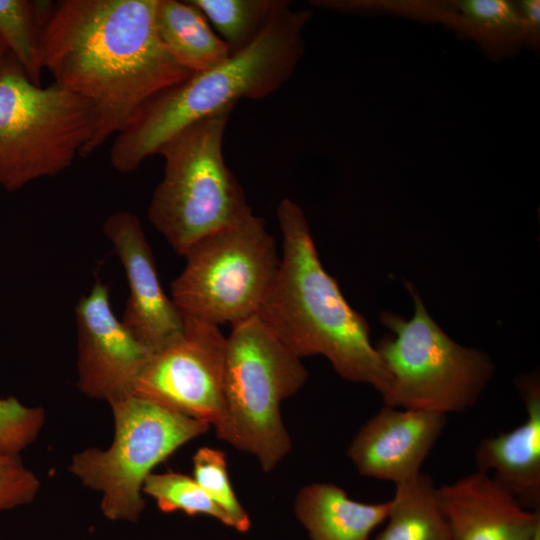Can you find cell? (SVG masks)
<instances>
[{"label":"cell","instance_id":"6da1fadb","mask_svg":"<svg viewBox=\"0 0 540 540\" xmlns=\"http://www.w3.org/2000/svg\"><path fill=\"white\" fill-rule=\"evenodd\" d=\"M157 0H62L42 32L53 83L79 98L94 119L86 156L116 136L158 93L193 73L157 34Z\"/></svg>","mask_w":540,"mask_h":540},{"label":"cell","instance_id":"7a4b0ae2","mask_svg":"<svg viewBox=\"0 0 540 540\" xmlns=\"http://www.w3.org/2000/svg\"><path fill=\"white\" fill-rule=\"evenodd\" d=\"M277 219L282 255L257 315L297 357L322 355L341 378L383 396L391 376L371 343L367 321L322 266L302 208L284 198Z\"/></svg>","mask_w":540,"mask_h":540},{"label":"cell","instance_id":"3957f363","mask_svg":"<svg viewBox=\"0 0 540 540\" xmlns=\"http://www.w3.org/2000/svg\"><path fill=\"white\" fill-rule=\"evenodd\" d=\"M310 18V11L286 10L249 47L148 100L115 136L113 168L133 172L191 124L234 108L243 98L258 100L277 91L302 57V33Z\"/></svg>","mask_w":540,"mask_h":540},{"label":"cell","instance_id":"277c9868","mask_svg":"<svg viewBox=\"0 0 540 540\" xmlns=\"http://www.w3.org/2000/svg\"><path fill=\"white\" fill-rule=\"evenodd\" d=\"M232 109L191 124L158 151L164 159V173L153 192L148 217L178 255L184 256L201 239L252 214L243 188L223 156Z\"/></svg>","mask_w":540,"mask_h":540},{"label":"cell","instance_id":"5b68a950","mask_svg":"<svg viewBox=\"0 0 540 540\" xmlns=\"http://www.w3.org/2000/svg\"><path fill=\"white\" fill-rule=\"evenodd\" d=\"M231 328L226 337L225 415L215 431L270 472L292 448L281 404L302 388L308 371L258 315Z\"/></svg>","mask_w":540,"mask_h":540},{"label":"cell","instance_id":"8992f818","mask_svg":"<svg viewBox=\"0 0 540 540\" xmlns=\"http://www.w3.org/2000/svg\"><path fill=\"white\" fill-rule=\"evenodd\" d=\"M408 288L415 305L412 318L387 311L380 317L393 333L375 346L391 376L384 405L445 415L473 407L493 375L491 359L453 341Z\"/></svg>","mask_w":540,"mask_h":540},{"label":"cell","instance_id":"52a82bcc","mask_svg":"<svg viewBox=\"0 0 540 540\" xmlns=\"http://www.w3.org/2000/svg\"><path fill=\"white\" fill-rule=\"evenodd\" d=\"M94 119L77 97L32 83L11 57L0 70V186L22 189L86 156Z\"/></svg>","mask_w":540,"mask_h":540},{"label":"cell","instance_id":"ba28073f","mask_svg":"<svg viewBox=\"0 0 540 540\" xmlns=\"http://www.w3.org/2000/svg\"><path fill=\"white\" fill-rule=\"evenodd\" d=\"M109 405L114 421L111 445L77 452L69 471L101 494L105 518L133 523L145 509L143 485L153 469L210 426L131 393Z\"/></svg>","mask_w":540,"mask_h":540},{"label":"cell","instance_id":"9c48e42d","mask_svg":"<svg viewBox=\"0 0 540 540\" xmlns=\"http://www.w3.org/2000/svg\"><path fill=\"white\" fill-rule=\"evenodd\" d=\"M171 283L183 318L231 327L255 316L275 279L280 257L263 218L241 223L195 243Z\"/></svg>","mask_w":540,"mask_h":540},{"label":"cell","instance_id":"30bf717a","mask_svg":"<svg viewBox=\"0 0 540 540\" xmlns=\"http://www.w3.org/2000/svg\"><path fill=\"white\" fill-rule=\"evenodd\" d=\"M184 323L182 336L152 354L131 394L216 429L226 408V337L215 324Z\"/></svg>","mask_w":540,"mask_h":540},{"label":"cell","instance_id":"8fae6325","mask_svg":"<svg viewBox=\"0 0 540 540\" xmlns=\"http://www.w3.org/2000/svg\"><path fill=\"white\" fill-rule=\"evenodd\" d=\"M75 317L79 390L107 403L130 394L153 352L114 315L109 288L100 279L79 300Z\"/></svg>","mask_w":540,"mask_h":540},{"label":"cell","instance_id":"7c38bea8","mask_svg":"<svg viewBox=\"0 0 540 540\" xmlns=\"http://www.w3.org/2000/svg\"><path fill=\"white\" fill-rule=\"evenodd\" d=\"M103 231L128 281L129 296L120 319L154 353L182 336L184 318L162 289L153 252L137 216L115 212L106 219Z\"/></svg>","mask_w":540,"mask_h":540},{"label":"cell","instance_id":"4fadbf2b","mask_svg":"<svg viewBox=\"0 0 540 540\" xmlns=\"http://www.w3.org/2000/svg\"><path fill=\"white\" fill-rule=\"evenodd\" d=\"M447 415L384 405L352 438L347 456L359 474L395 486L421 473Z\"/></svg>","mask_w":540,"mask_h":540},{"label":"cell","instance_id":"5bb4252c","mask_svg":"<svg viewBox=\"0 0 540 540\" xmlns=\"http://www.w3.org/2000/svg\"><path fill=\"white\" fill-rule=\"evenodd\" d=\"M452 540H532L540 510L523 507L488 473L475 471L438 487Z\"/></svg>","mask_w":540,"mask_h":540},{"label":"cell","instance_id":"9a60e30c","mask_svg":"<svg viewBox=\"0 0 540 540\" xmlns=\"http://www.w3.org/2000/svg\"><path fill=\"white\" fill-rule=\"evenodd\" d=\"M526 418L515 428L482 439L475 452L477 470L492 477L525 508L540 510V384L538 376L517 382Z\"/></svg>","mask_w":540,"mask_h":540},{"label":"cell","instance_id":"2e32d148","mask_svg":"<svg viewBox=\"0 0 540 540\" xmlns=\"http://www.w3.org/2000/svg\"><path fill=\"white\" fill-rule=\"evenodd\" d=\"M391 508L392 500L357 501L338 485L326 482L305 485L294 501V514L310 540H368Z\"/></svg>","mask_w":540,"mask_h":540},{"label":"cell","instance_id":"e0dca14e","mask_svg":"<svg viewBox=\"0 0 540 540\" xmlns=\"http://www.w3.org/2000/svg\"><path fill=\"white\" fill-rule=\"evenodd\" d=\"M155 25L169 54L192 73L213 68L230 56L226 44L190 1L157 0Z\"/></svg>","mask_w":540,"mask_h":540},{"label":"cell","instance_id":"ac0fdd59","mask_svg":"<svg viewBox=\"0 0 540 540\" xmlns=\"http://www.w3.org/2000/svg\"><path fill=\"white\" fill-rule=\"evenodd\" d=\"M392 508L375 540H452L448 517L433 479L421 472L395 486Z\"/></svg>","mask_w":540,"mask_h":540},{"label":"cell","instance_id":"d6986e66","mask_svg":"<svg viewBox=\"0 0 540 540\" xmlns=\"http://www.w3.org/2000/svg\"><path fill=\"white\" fill-rule=\"evenodd\" d=\"M210 21L231 54L249 47L283 12L286 0H189Z\"/></svg>","mask_w":540,"mask_h":540},{"label":"cell","instance_id":"ffe728a7","mask_svg":"<svg viewBox=\"0 0 540 540\" xmlns=\"http://www.w3.org/2000/svg\"><path fill=\"white\" fill-rule=\"evenodd\" d=\"M53 7L49 1L0 0V38L29 80L40 85L42 32Z\"/></svg>","mask_w":540,"mask_h":540},{"label":"cell","instance_id":"44dd1931","mask_svg":"<svg viewBox=\"0 0 540 540\" xmlns=\"http://www.w3.org/2000/svg\"><path fill=\"white\" fill-rule=\"evenodd\" d=\"M143 493L153 498L164 513L181 511L187 515H207L232 527L228 515L194 480L177 472L151 473L143 485Z\"/></svg>","mask_w":540,"mask_h":540},{"label":"cell","instance_id":"7402d4cb","mask_svg":"<svg viewBox=\"0 0 540 540\" xmlns=\"http://www.w3.org/2000/svg\"><path fill=\"white\" fill-rule=\"evenodd\" d=\"M193 478L209 497L225 511L232 527L238 532H247L251 521L232 488L227 469L226 454L216 448H199L193 458Z\"/></svg>","mask_w":540,"mask_h":540},{"label":"cell","instance_id":"603a6c76","mask_svg":"<svg viewBox=\"0 0 540 540\" xmlns=\"http://www.w3.org/2000/svg\"><path fill=\"white\" fill-rule=\"evenodd\" d=\"M42 407H30L13 396L0 397V455L19 457L38 438L44 423Z\"/></svg>","mask_w":540,"mask_h":540},{"label":"cell","instance_id":"cb8c5ba5","mask_svg":"<svg viewBox=\"0 0 540 540\" xmlns=\"http://www.w3.org/2000/svg\"><path fill=\"white\" fill-rule=\"evenodd\" d=\"M463 19L489 34L525 36L519 8L505 0H465L455 2Z\"/></svg>","mask_w":540,"mask_h":540},{"label":"cell","instance_id":"d4e9b609","mask_svg":"<svg viewBox=\"0 0 540 540\" xmlns=\"http://www.w3.org/2000/svg\"><path fill=\"white\" fill-rule=\"evenodd\" d=\"M39 489V479L26 467L0 478V513L30 504L35 500Z\"/></svg>","mask_w":540,"mask_h":540},{"label":"cell","instance_id":"484cf974","mask_svg":"<svg viewBox=\"0 0 540 540\" xmlns=\"http://www.w3.org/2000/svg\"><path fill=\"white\" fill-rule=\"evenodd\" d=\"M518 8L522 17L525 36L535 42L536 38L539 37L540 30V1H521Z\"/></svg>","mask_w":540,"mask_h":540},{"label":"cell","instance_id":"4316f807","mask_svg":"<svg viewBox=\"0 0 540 540\" xmlns=\"http://www.w3.org/2000/svg\"><path fill=\"white\" fill-rule=\"evenodd\" d=\"M24 467L20 457L0 455V478L17 473Z\"/></svg>","mask_w":540,"mask_h":540},{"label":"cell","instance_id":"83f0119b","mask_svg":"<svg viewBox=\"0 0 540 540\" xmlns=\"http://www.w3.org/2000/svg\"><path fill=\"white\" fill-rule=\"evenodd\" d=\"M11 57L13 56L10 54L9 50L0 38V70Z\"/></svg>","mask_w":540,"mask_h":540},{"label":"cell","instance_id":"f1b7e54d","mask_svg":"<svg viewBox=\"0 0 540 540\" xmlns=\"http://www.w3.org/2000/svg\"><path fill=\"white\" fill-rule=\"evenodd\" d=\"M532 540H540V532L536 534V536Z\"/></svg>","mask_w":540,"mask_h":540}]
</instances>
